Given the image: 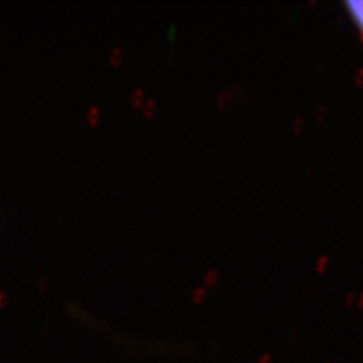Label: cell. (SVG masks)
<instances>
[{"label": "cell", "instance_id": "6da1fadb", "mask_svg": "<svg viewBox=\"0 0 363 363\" xmlns=\"http://www.w3.org/2000/svg\"><path fill=\"white\" fill-rule=\"evenodd\" d=\"M345 6L357 28L363 33V0L346 1Z\"/></svg>", "mask_w": 363, "mask_h": 363}]
</instances>
